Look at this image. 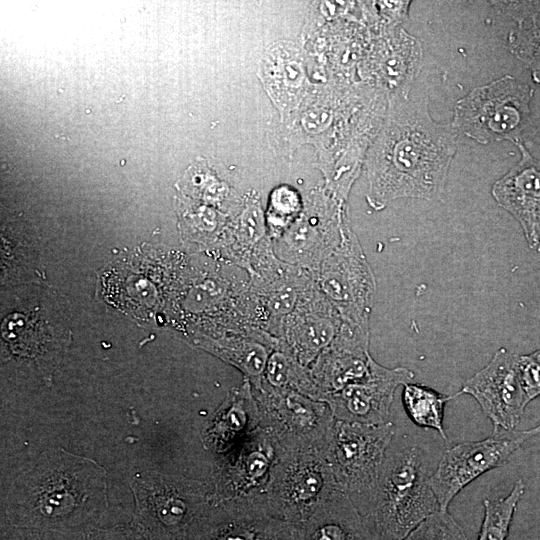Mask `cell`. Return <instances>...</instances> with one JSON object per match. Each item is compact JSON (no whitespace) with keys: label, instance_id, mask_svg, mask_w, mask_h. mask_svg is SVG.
Masks as SVG:
<instances>
[{"label":"cell","instance_id":"obj_1","mask_svg":"<svg viewBox=\"0 0 540 540\" xmlns=\"http://www.w3.org/2000/svg\"><path fill=\"white\" fill-rule=\"evenodd\" d=\"M451 126L437 123L427 99L394 92L379 132L367 149L366 200L382 210L400 198L439 199L457 150Z\"/></svg>","mask_w":540,"mask_h":540},{"label":"cell","instance_id":"obj_2","mask_svg":"<svg viewBox=\"0 0 540 540\" xmlns=\"http://www.w3.org/2000/svg\"><path fill=\"white\" fill-rule=\"evenodd\" d=\"M107 507L106 470L92 459L54 448L15 479L2 514L10 528L75 533L97 527Z\"/></svg>","mask_w":540,"mask_h":540},{"label":"cell","instance_id":"obj_3","mask_svg":"<svg viewBox=\"0 0 540 540\" xmlns=\"http://www.w3.org/2000/svg\"><path fill=\"white\" fill-rule=\"evenodd\" d=\"M357 113L350 91L315 86L299 109L271 132L270 142L285 156H292L302 145H313L324 176L350 169L360 165V147L366 141L356 132L365 123V117Z\"/></svg>","mask_w":540,"mask_h":540},{"label":"cell","instance_id":"obj_4","mask_svg":"<svg viewBox=\"0 0 540 540\" xmlns=\"http://www.w3.org/2000/svg\"><path fill=\"white\" fill-rule=\"evenodd\" d=\"M422 450L387 452L372 500L364 515L378 540H402L439 510Z\"/></svg>","mask_w":540,"mask_h":540},{"label":"cell","instance_id":"obj_5","mask_svg":"<svg viewBox=\"0 0 540 540\" xmlns=\"http://www.w3.org/2000/svg\"><path fill=\"white\" fill-rule=\"evenodd\" d=\"M133 522L154 540H189L212 504V491L194 479L144 471L131 481Z\"/></svg>","mask_w":540,"mask_h":540},{"label":"cell","instance_id":"obj_6","mask_svg":"<svg viewBox=\"0 0 540 540\" xmlns=\"http://www.w3.org/2000/svg\"><path fill=\"white\" fill-rule=\"evenodd\" d=\"M396 433L392 422L363 424L335 419L323 448L337 489L366 511ZM364 511V513H365ZM363 513V514H364Z\"/></svg>","mask_w":540,"mask_h":540},{"label":"cell","instance_id":"obj_7","mask_svg":"<svg viewBox=\"0 0 540 540\" xmlns=\"http://www.w3.org/2000/svg\"><path fill=\"white\" fill-rule=\"evenodd\" d=\"M534 90L510 75L476 87L454 107L451 127L480 144L519 141Z\"/></svg>","mask_w":540,"mask_h":540},{"label":"cell","instance_id":"obj_8","mask_svg":"<svg viewBox=\"0 0 540 540\" xmlns=\"http://www.w3.org/2000/svg\"><path fill=\"white\" fill-rule=\"evenodd\" d=\"M336 490L323 450H281L266 496L272 514L291 526L309 518Z\"/></svg>","mask_w":540,"mask_h":540},{"label":"cell","instance_id":"obj_9","mask_svg":"<svg viewBox=\"0 0 540 540\" xmlns=\"http://www.w3.org/2000/svg\"><path fill=\"white\" fill-rule=\"evenodd\" d=\"M299 217L277 239L284 262L316 273L340 245L349 227L344 201L326 188L313 189L304 198Z\"/></svg>","mask_w":540,"mask_h":540},{"label":"cell","instance_id":"obj_10","mask_svg":"<svg viewBox=\"0 0 540 540\" xmlns=\"http://www.w3.org/2000/svg\"><path fill=\"white\" fill-rule=\"evenodd\" d=\"M259 426L285 451L323 450L334 416L326 402L292 390H255Z\"/></svg>","mask_w":540,"mask_h":540},{"label":"cell","instance_id":"obj_11","mask_svg":"<svg viewBox=\"0 0 540 540\" xmlns=\"http://www.w3.org/2000/svg\"><path fill=\"white\" fill-rule=\"evenodd\" d=\"M315 278L319 290L344 323L369 330L375 280L350 226L340 245L322 262Z\"/></svg>","mask_w":540,"mask_h":540},{"label":"cell","instance_id":"obj_12","mask_svg":"<svg viewBox=\"0 0 540 540\" xmlns=\"http://www.w3.org/2000/svg\"><path fill=\"white\" fill-rule=\"evenodd\" d=\"M540 433V426L508 434L494 433L479 441H469L448 448L442 455L430 486L440 511H448L454 497L482 474L501 467L531 436Z\"/></svg>","mask_w":540,"mask_h":540},{"label":"cell","instance_id":"obj_13","mask_svg":"<svg viewBox=\"0 0 540 540\" xmlns=\"http://www.w3.org/2000/svg\"><path fill=\"white\" fill-rule=\"evenodd\" d=\"M519 355L505 348L497 350L490 362L466 380L457 394H468L491 420L494 433L511 431L520 422L529 403L519 374Z\"/></svg>","mask_w":540,"mask_h":540},{"label":"cell","instance_id":"obj_14","mask_svg":"<svg viewBox=\"0 0 540 540\" xmlns=\"http://www.w3.org/2000/svg\"><path fill=\"white\" fill-rule=\"evenodd\" d=\"M289 525L275 517L266 494L212 501L189 540H275Z\"/></svg>","mask_w":540,"mask_h":540},{"label":"cell","instance_id":"obj_15","mask_svg":"<svg viewBox=\"0 0 540 540\" xmlns=\"http://www.w3.org/2000/svg\"><path fill=\"white\" fill-rule=\"evenodd\" d=\"M281 450L261 426L247 433L225 462L212 501L266 494L272 467Z\"/></svg>","mask_w":540,"mask_h":540},{"label":"cell","instance_id":"obj_16","mask_svg":"<svg viewBox=\"0 0 540 540\" xmlns=\"http://www.w3.org/2000/svg\"><path fill=\"white\" fill-rule=\"evenodd\" d=\"M413 378L414 373L405 367L389 369L375 361L368 378L345 386L324 402L335 419L383 424L388 422L395 390L399 385L411 383Z\"/></svg>","mask_w":540,"mask_h":540},{"label":"cell","instance_id":"obj_17","mask_svg":"<svg viewBox=\"0 0 540 540\" xmlns=\"http://www.w3.org/2000/svg\"><path fill=\"white\" fill-rule=\"evenodd\" d=\"M257 74L280 122L289 119L315 87L310 83L305 52L292 41L281 40L268 47Z\"/></svg>","mask_w":540,"mask_h":540},{"label":"cell","instance_id":"obj_18","mask_svg":"<svg viewBox=\"0 0 540 540\" xmlns=\"http://www.w3.org/2000/svg\"><path fill=\"white\" fill-rule=\"evenodd\" d=\"M519 162L492 185L497 204L520 224L531 249L540 251V161L520 142Z\"/></svg>","mask_w":540,"mask_h":540},{"label":"cell","instance_id":"obj_19","mask_svg":"<svg viewBox=\"0 0 540 540\" xmlns=\"http://www.w3.org/2000/svg\"><path fill=\"white\" fill-rule=\"evenodd\" d=\"M342 326L340 314L318 288L286 320L282 339L293 356L308 367L331 346Z\"/></svg>","mask_w":540,"mask_h":540},{"label":"cell","instance_id":"obj_20","mask_svg":"<svg viewBox=\"0 0 540 540\" xmlns=\"http://www.w3.org/2000/svg\"><path fill=\"white\" fill-rule=\"evenodd\" d=\"M288 530L291 540H378L368 518L340 490L309 518Z\"/></svg>","mask_w":540,"mask_h":540},{"label":"cell","instance_id":"obj_21","mask_svg":"<svg viewBox=\"0 0 540 540\" xmlns=\"http://www.w3.org/2000/svg\"><path fill=\"white\" fill-rule=\"evenodd\" d=\"M261 386L292 390L319 400L311 370L293 356L282 338L268 359Z\"/></svg>","mask_w":540,"mask_h":540},{"label":"cell","instance_id":"obj_22","mask_svg":"<svg viewBox=\"0 0 540 540\" xmlns=\"http://www.w3.org/2000/svg\"><path fill=\"white\" fill-rule=\"evenodd\" d=\"M403 386L402 401L411 421L419 427L434 429L447 439L443 427L444 407L451 397L422 384Z\"/></svg>","mask_w":540,"mask_h":540},{"label":"cell","instance_id":"obj_23","mask_svg":"<svg viewBox=\"0 0 540 540\" xmlns=\"http://www.w3.org/2000/svg\"><path fill=\"white\" fill-rule=\"evenodd\" d=\"M237 219L235 235L243 250L244 266L249 270L251 262L270 247L263 240L267 231L266 217L254 191L244 198L243 209Z\"/></svg>","mask_w":540,"mask_h":540},{"label":"cell","instance_id":"obj_24","mask_svg":"<svg viewBox=\"0 0 540 540\" xmlns=\"http://www.w3.org/2000/svg\"><path fill=\"white\" fill-rule=\"evenodd\" d=\"M524 492L525 485L519 479L506 497L483 501L484 517L477 540H506L515 510Z\"/></svg>","mask_w":540,"mask_h":540},{"label":"cell","instance_id":"obj_25","mask_svg":"<svg viewBox=\"0 0 540 540\" xmlns=\"http://www.w3.org/2000/svg\"><path fill=\"white\" fill-rule=\"evenodd\" d=\"M304 201L297 190L288 185L276 187L270 194L265 213L267 229L276 240L299 217Z\"/></svg>","mask_w":540,"mask_h":540},{"label":"cell","instance_id":"obj_26","mask_svg":"<svg viewBox=\"0 0 540 540\" xmlns=\"http://www.w3.org/2000/svg\"><path fill=\"white\" fill-rule=\"evenodd\" d=\"M512 53L531 70L533 80L540 85V27L519 25L509 37Z\"/></svg>","mask_w":540,"mask_h":540},{"label":"cell","instance_id":"obj_27","mask_svg":"<svg viewBox=\"0 0 540 540\" xmlns=\"http://www.w3.org/2000/svg\"><path fill=\"white\" fill-rule=\"evenodd\" d=\"M402 540H467V537L448 511H437Z\"/></svg>","mask_w":540,"mask_h":540},{"label":"cell","instance_id":"obj_28","mask_svg":"<svg viewBox=\"0 0 540 540\" xmlns=\"http://www.w3.org/2000/svg\"><path fill=\"white\" fill-rule=\"evenodd\" d=\"M46 540H154L133 521L109 528L94 527L75 533H43Z\"/></svg>","mask_w":540,"mask_h":540},{"label":"cell","instance_id":"obj_29","mask_svg":"<svg viewBox=\"0 0 540 540\" xmlns=\"http://www.w3.org/2000/svg\"><path fill=\"white\" fill-rule=\"evenodd\" d=\"M519 374L528 401L540 396V349L519 355Z\"/></svg>","mask_w":540,"mask_h":540},{"label":"cell","instance_id":"obj_30","mask_svg":"<svg viewBox=\"0 0 540 540\" xmlns=\"http://www.w3.org/2000/svg\"><path fill=\"white\" fill-rule=\"evenodd\" d=\"M1 540H46L44 536L39 532L15 529V528H2Z\"/></svg>","mask_w":540,"mask_h":540},{"label":"cell","instance_id":"obj_31","mask_svg":"<svg viewBox=\"0 0 540 540\" xmlns=\"http://www.w3.org/2000/svg\"><path fill=\"white\" fill-rule=\"evenodd\" d=\"M275 540H277V538Z\"/></svg>","mask_w":540,"mask_h":540}]
</instances>
